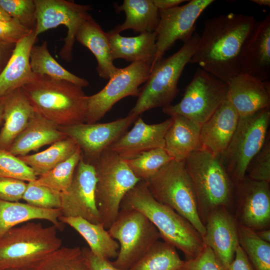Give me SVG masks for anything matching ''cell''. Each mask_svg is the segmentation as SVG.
<instances>
[{
  "instance_id": "obj_1",
  "label": "cell",
  "mask_w": 270,
  "mask_h": 270,
  "mask_svg": "<svg viewBox=\"0 0 270 270\" xmlns=\"http://www.w3.org/2000/svg\"><path fill=\"white\" fill-rule=\"evenodd\" d=\"M257 22L252 16L233 12L206 20L189 63L228 83L240 74L241 52Z\"/></svg>"
},
{
  "instance_id": "obj_2",
  "label": "cell",
  "mask_w": 270,
  "mask_h": 270,
  "mask_svg": "<svg viewBox=\"0 0 270 270\" xmlns=\"http://www.w3.org/2000/svg\"><path fill=\"white\" fill-rule=\"evenodd\" d=\"M135 210L143 214L158 230L164 241L180 250L186 260L197 256L204 244L198 231L186 218L154 199L146 182L140 180L124 196L120 210Z\"/></svg>"
},
{
  "instance_id": "obj_3",
  "label": "cell",
  "mask_w": 270,
  "mask_h": 270,
  "mask_svg": "<svg viewBox=\"0 0 270 270\" xmlns=\"http://www.w3.org/2000/svg\"><path fill=\"white\" fill-rule=\"evenodd\" d=\"M22 90L34 111L58 126L86 122L88 96L82 88L36 74Z\"/></svg>"
},
{
  "instance_id": "obj_4",
  "label": "cell",
  "mask_w": 270,
  "mask_h": 270,
  "mask_svg": "<svg viewBox=\"0 0 270 270\" xmlns=\"http://www.w3.org/2000/svg\"><path fill=\"white\" fill-rule=\"evenodd\" d=\"M185 160L204 224L210 214L218 207H225L232 212L234 184L221 158L201 150Z\"/></svg>"
},
{
  "instance_id": "obj_5",
  "label": "cell",
  "mask_w": 270,
  "mask_h": 270,
  "mask_svg": "<svg viewBox=\"0 0 270 270\" xmlns=\"http://www.w3.org/2000/svg\"><path fill=\"white\" fill-rule=\"evenodd\" d=\"M56 226L26 222L0 238V270L32 268L62 246Z\"/></svg>"
},
{
  "instance_id": "obj_6",
  "label": "cell",
  "mask_w": 270,
  "mask_h": 270,
  "mask_svg": "<svg viewBox=\"0 0 270 270\" xmlns=\"http://www.w3.org/2000/svg\"><path fill=\"white\" fill-rule=\"evenodd\" d=\"M199 38L200 34L194 32L176 52L162 58L153 66L130 112L139 116L150 109L171 104L179 92L178 80L197 48Z\"/></svg>"
},
{
  "instance_id": "obj_7",
  "label": "cell",
  "mask_w": 270,
  "mask_h": 270,
  "mask_svg": "<svg viewBox=\"0 0 270 270\" xmlns=\"http://www.w3.org/2000/svg\"><path fill=\"white\" fill-rule=\"evenodd\" d=\"M146 182L156 200L186 218L204 236L206 228L200 218L196 194L186 160H173Z\"/></svg>"
},
{
  "instance_id": "obj_8",
  "label": "cell",
  "mask_w": 270,
  "mask_h": 270,
  "mask_svg": "<svg viewBox=\"0 0 270 270\" xmlns=\"http://www.w3.org/2000/svg\"><path fill=\"white\" fill-rule=\"evenodd\" d=\"M94 166L96 176V206L101 222L108 230L118 216L124 196L140 180L124 160L108 148Z\"/></svg>"
},
{
  "instance_id": "obj_9",
  "label": "cell",
  "mask_w": 270,
  "mask_h": 270,
  "mask_svg": "<svg viewBox=\"0 0 270 270\" xmlns=\"http://www.w3.org/2000/svg\"><path fill=\"white\" fill-rule=\"evenodd\" d=\"M270 108L240 117L234 134L221 159L234 184L246 176V168L269 132Z\"/></svg>"
},
{
  "instance_id": "obj_10",
  "label": "cell",
  "mask_w": 270,
  "mask_h": 270,
  "mask_svg": "<svg viewBox=\"0 0 270 270\" xmlns=\"http://www.w3.org/2000/svg\"><path fill=\"white\" fill-rule=\"evenodd\" d=\"M108 230L120 245L118 256L112 263L122 270H128L161 238L150 221L135 210H120Z\"/></svg>"
},
{
  "instance_id": "obj_11",
  "label": "cell",
  "mask_w": 270,
  "mask_h": 270,
  "mask_svg": "<svg viewBox=\"0 0 270 270\" xmlns=\"http://www.w3.org/2000/svg\"><path fill=\"white\" fill-rule=\"evenodd\" d=\"M228 92L227 83L198 68L181 100L163 107L162 110L170 117L182 116L202 126L227 100Z\"/></svg>"
},
{
  "instance_id": "obj_12",
  "label": "cell",
  "mask_w": 270,
  "mask_h": 270,
  "mask_svg": "<svg viewBox=\"0 0 270 270\" xmlns=\"http://www.w3.org/2000/svg\"><path fill=\"white\" fill-rule=\"evenodd\" d=\"M152 68L151 64L144 62H134L118 68L102 89L88 96L86 123H96L120 100L128 96H138L140 86L145 83Z\"/></svg>"
},
{
  "instance_id": "obj_13",
  "label": "cell",
  "mask_w": 270,
  "mask_h": 270,
  "mask_svg": "<svg viewBox=\"0 0 270 270\" xmlns=\"http://www.w3.org/2000/svg\"><path fill=\"white\" fill-rule=\"evenodd\" d=\"M34 2L36 24L34 31L36 36L60 25L66 27V36L59 54L62 59L70 62L76 34L82 24L91 16L90 6L66 0H34Z\"/></svg>"
},
{
  "instance_id": "obj_14",
  "label": "cell",
  "mask_w": 270,
  "mask_h": 270,
  "mask_svg": "<svg viewBox=\"0 0 270 270\" xmlns=\"http://www.w3.org/2000/svg\"><path fill=\"white\" fill-rule=\"evenodd\" d=\"M214 0H192L182 6L158 10L160 20L156 34V52L153 66L178 40L185 43L194 33L196 23Z\"/></svg>"
},
{
  "instance_id": "obj_15",
  "label": "cell",
  "mask_w": 270,
  "mask_h": 270,
  "mask_svg": "<svg viewBox=\"0 0 270 270\" xmlns=\"http://www.w3.org/2000/svg\"><path fill=\"white\" fill-rule=\"evenodd\" d=\"M138 116L130 112L124 118L108 122H84L58 128L76 142L82 159L94 165L103 152L124 134Z\"/></svg>"
},
{
  "instance_id": "obj_16",
  "label": "cell",
  "mask_w": 270,
  "mask_h": 270,
  "mask_svg": "<svg viewBox=\"0 0 270 270\" xmlns=\"http://www.w3.org/2000/svg\"><path fill=\"white\" fill-rule=\"evenodd\" d=\"M232 211L238 224L255 232L270 228V183L246 176L234 184Z\"/></svg>"
},
{
  "instance_id": "obj_17",
  "label": "cell",
  "mask_w": 270,
  "mask_h": 270,
  "mask_svg": "<svg viewBox=\"0 0 270 270\" xmlns=\"http://www.w3.org/2000/svg\"><path fill=\"white\" fill-rule=\"evenodd\" d=\"M96 176L94 165L82 158L68 189L61 193L62 216L80 217L94 224L102 223L96 199Z\"/></svg>"
},
{
  "instance_id": "obj_18",
  "label": "cell",
  "mask_w": 270,
  "mask_h": 270,
  "mask_svg": "<svg viewBox=\"0 0 270 270\" xmlns=\"http://www.w3.org/2000/svg\"><path fill=\"white\" fill-rule=\"evenodd\" d=\"M204 245L212 250L224 270L232 261L239 244L238 224L232 212L221 206L214 210L204 224Z\"/></svg>"
},
{
  "instance_id": "obj_19",
  "label": "cell",
  "mask_w": 270,
  "mask_h": 270,
  "mask_svg": "<svg viewBox=\"0 0 270 270\" xmlns=\"http://www.w3.org/2000/svg\"><path fill=\"white\" fill-rule=\"evenodd\" d=\"M172 122L170 117L162 122L149 124L138 116L132 128L124 134L108 149L122 159L128 160L152 149L164 148V136Z\"/></svg>"
},
{
  "instance_id": "obj_20",
  "label": "cell",
  "mask_w": 270,
  "mask_h": 270,
  "mask_svg": "<svg viewBox=\"0 0 270 270\" xmlns=\"http://www.w3.org/2000/svg\"><path fill=\"white\" fill-rule=\"evenodd\" d=\"M240 74L262 81L270 78V14L258 21L242 50Z\"/></svg>"
},
{
  "instance_id": "obj_21",
  "label": "cell",
  "mask_w": 270,
  "mask_h": 270,
  "mask_svg": "<svg viewBox=\"0 0 270 270\" xmlns=\"http://www.w3.org/2000/svg\"><path fill=\"white\" fill-rule=\"evenodd\" d=\"M227 100L240 117L270 108V82L239 74L228 82Z\"/></svg>"
},
{
  "instance_id": "obj_22",
  "label": "cell",
  "mask_w": 270,
  "mask_h": 270,
  "mask_svg": "<svg viewBox=\"0 0 270 270\" xmlns=\"http://www.w3.org/2000/svg\"><path fill=\"white\" fill-rule=\"evenodd\" d=\"M239 116L226 100L200 127L203 150L221 158L228 146L237 127Z\"/></svg>"
},
{
  "instance_id": "obj_23",
  "label": "cell",
  "mask_w": 270,
  "mask_h": 270,
  "mask_svg": "<svg viewBox=\"0 0 270 270\" xmlns=\"http://www.w3.org/2000/svg\"><path fill=\"white\" fill-rule=\"evenodd\" d=\"M37 38L34 30L15 44L9 60L0 72V100L34 78L30 55Z\"/></svg>"
},
{
  "instance_id": "obj_24",
  "label": "cell",
  "mask_w": 270,
  "mask_h": 270,
  "mask_svg": "<svg viewBox=\"0 0 270 270\" xmlns=\"http://www.w3.org/2000/svg\"><path fill=\"white\" fill-rule=\"evenodd\" d=\"M4 106L3 127L0 132V149L8 150L16 137L26 128L34 111L18 88L0 100Z\"/></svg>"
},
{
  "instance_id": "obj_25",
  "label": "cell",
  "mask_w": 270,
  "mask_h": 270,
  "mask_svg": "<svg viewBox=\"0 0 270 270\" xmlns=\"http://www.w3.org/2000/svg\"><path fill=\"white\" fill-rule=\"evenodd\" d=\"M170 117L172 122L164 136V148L173 160H185L193 152L203 150L201 125L182 116Z\"/></svg>"
},
{
  "instance_id": "obj_26",
  "label": "cell",
  "mask_w": 270,
  "mask_h": 270,
  "mask_svg": "<svg viewBox=\"0 0 270 270\" xmlns=\"http://www.w3.org/2000/svg\"><path fill=\"white\" fill-rule=\"evenodd\" d=\"M67 136L56 124L34 112L26 128L14 140L8 151L16 156H25Z\"/></svg>"
},
{
  "instance_id": "obj_27",
  "label": "cell",
  "mask_w": 270,
  "mask_h": 270,
  "mask_svg": "<svg viewBox=\"0 0 270 270\" xmlns=\"http://www.w3.org/2000/svg\"><path fill=\"white\" fill-rule=\"evenodd\" d=\"M76 40L88 48L95 56L98 63L96 71L102 78H109L117 70L114 64L107 33L90 16L78 29Z\"/></svg>"
},
{
  "instance_id": "obj_28",
  "label": "cell",
  "mask_w": 270,
  "mask_h": 270,
  "mask_svg": "<svg viewBox=\"0 0 270 270\" xmlns=\"http://www.w3.org/2000/svg\"><path fill=\"white\" fill-rule=\"evenodd\" d=\"M112 59L144 62L152 66L156 52V34L144 32L135 36H124L112 30L107 32Z\"/></svg>"
},
{
  "instance_id": "obj_29",
  "label": "cell",
  "mask_w": 270,
  "mask_h": 270,
  "mask_svg": "<svg viewBox=\"0 0 270 270\" xmlns=\"http://www.w3.org/2000/svg\"><path fill=\"white\" fill-rule=\"evenodd\" d=\"M62 216L60 208H40L27 203L0 200V238L18 224L34 220H48L62 230L63 224L59 220Z\"/></svg>"
},
{
  "instance_id": "obj_30",
  "label": "cell",
  "mask_w": 270,
  "mask_h": 270,
  "mask_svg": "<svg viewBox=\"0 0 270 270\" xmlns=\"http://www.w3.org/2000/svg\"><path fill=\"white\" fill-rule=\"evenodd\" d=\"M59 220L80 234L87 242L90 251L96 256L108 260L117 257L119 244L110 236L102 224H94L80 217L62 216Z\"/></svg>"
},
{
  "instance_id": "obj_31",
  "label": "cell",
  "mask_w": 270,
  "mask_h": 270,
  "mask_svg": "<svg viewBox=\"0 0 270 270\" xmlns=\"http://www.w3.org/2000/svg\"><path fill=\"white\" fill-rule=\"evenodd\" d=\"M115 8L118 12H124L126 20L112 30L114 32L120 34L129 29L140 34L156 30L160 20L159 10L152 0H124Z\"/></svg>"
},
{
  "instance_id": "obj_32",
  "label": "cell",
  "mask_w": 270,
  "mask_h": 270,
  "mask_svg": "<svg viewBox=\"0 0 270 270\" xmlns=\"http://www.w3.org/2000/svg\"><path fill=\"white\" fill-rule=\"evenodd\" d=\"M30 62L32 72L39 76L68 81L82 88L88 86V82L70 72L61 66L52 56L44 41L40 45L34 44L30 52Z\"/></svg>"
},
{
  "instance_id": "obj_33",
  "label": "cell",
  "mask_w": 270,
  "mask_h": 270,
  "mask_svg": "<svg viewBox=\"0 0 270 270\" xmlns=\"http://www.w3.org/2000/svg\"><path fill=\"white\" fill-rule=\"evenodd\" d=\"M76 142L67 136L36 154L18 156L31 168L37 176L49 172L72 156L78 148Z\"/></svg>"
},
{
  "instance_id": "obj_34",
  "label": "cell",
  "mask_w": 270,
  "mask_h": 270,
  "mask_svg": "<svg viewBox=\"0 0 270 270\" xmlns=\"http://www.w3.org/2000/svg\"><path fill=\"white\" fill-rule=\"evenodd\" d=\"M183 262L174 246L158 240L128 270H180Z\"/></svg>"
},
{
  "instance_id": "obj_35",
  "label": "cell",
  "mask_w": 270,
  "mask_h": 270,
  "mask_svg": "<svg viewBox=\"0 0 270 270\" xmlns=\"http://www.w3.org/2000/svg\"><path fill=\"white\" fill-rule=\"evenodd\" d=\"M32 270H90L82 248L62 246L34 266Z\"/></svg>"
},
{
  "instance_id": "obj_36",
  "label": "cell",
  "mask_w": 270,
  "mask_h": 270,
  "mask_svg": "<svg viewBox=\"0 0 270 270\" xmlns=\"http://www.w3.org/2000/svg\"><path fill=\"white\" fill-rule=\"evenodd\" d=\"M238 243L256 270H270V243L255 231L238 224Z\"/></svg>"
},
{
  "instance_id": "obj_37",
  "label": "cell",
  "mask_w": 270,
  "mask_h": 270,
  "mask_svg": "<svg viewBox=\"0 0 270 270\" xmlns=\"http://www.w3.org/2000/svg\"><path fill=\"white\" fill-rule=\"evenodd\" d=\"M82 156V151L78 147L69 158L49 172L38 176L34 182L60 193L64 192L72 182L76 168Z\"/></svg>"
},
{
  "instance_id": "obj_38",
  "label": "cell",
  "mask_w": 270,
  "mask_h": 270,
  "mask_svg": "<svg viewBox=\"0 0 270 270\" xmlns=\"http://www.w3.org/2000/svg\"><path fill=\"white\" fill-rule=\"evenodd\" d=\"M172 160L164 148L152 149L132 158L124 160L134 174L140 180L145 182Z\"/></svg>"
},
{
  "instance_id": "obj_39",
  "label": "cell",
  "mask_w": 270,
  "mask_h": 270,
  "mask_svg": "<svg viewBox=\"0 0 270 270\" xmlns=\"http://www.w3.org/2000/svg\"><path fill=\"white\" fill-rule=\"evenodd\" d=\"M22 199L26 203L40 208H60L61 206V193L34 182L27 183Z\"/></svg>"
},
{
  "instance_id": "obj_40",
  "label": "cell",
  "mask_w": 270,
  "mask_h": 270,
  "mask_svg": "<svg viewBox=\"0 0 270 270\" xmlns=\"http://www.w3.org/2000/svg\"><path fill=\"white\" fill-rule=\"evenodd\" d=\"M7 178L33 182L38 178L32 169L18 156L0 149V178Z\"/></svg>"
},
{
  "instance_id": "obj_41",
  "label": "cell",
  "mask_w": 270,
  "mask_h": 270,
  "mask_svg": "<svg viewBox=\"0 0 270 270\" xmlns=\"http://www.w3.org/2000/svg\"><path fill=\"white\" fill-rule=\"evenodd\" d=\"M0 6L12 18L28 29H34L36 24L34 0H0Z\"/></svg>"
},
{
  "instance_id": "obj_42",
  "label": "cell",
  "mask_w": 270,
  "mask_h": 270,
  "mask_svg": "<svg viewBox=\"0 0 270 270\" xmlns=\"http://www.w3.org/2000/svg\"><path fill=\"white\" fill-rule=\"evenodd\" d=\"M248 178L270 183V134L260 150L250 162L246 172Z\"/></svg>"
},
{
  "instance_id": "obj_43",
  "label": "cell",
  "mask_w": 270,
  "mask_h": 270,
  "mask_svg": "<svg viewBox=\"0 0 270 270\" xmlns=\"http://www.w3.org/2000/svg\"><path fill=\"white\" fill-rule=\"evenodd\" d=\"M180 270H223L212 249L204 245L195 258L184 260Z\"/></svg>"
},
{
  "instance_id": "obj_44",
  "label": "cell",
  "mask_w": 270,
  "mask_h": 270,
  "mask_svg": "<svg viewBox=\"0 0 270 270\" xmlns=\"http://www.w3.org/2000/svg\"><path fill=\"white\" fill-rule=\"evenodd\" d=\"M32 30L22 25L15 19L0 20V44H16Z\"/></svg>"
},
{
  "instance_id": "obj_45",
  "label": "cell",
  "mask_w": 270,
  "mask_h": 270,
  "mask_svg": "<svg viewBox=\"0 0 270 270\" xmlns=\"http://www.w3.org/2000/svg\"><path fill=\"white\" fill-rule=\"evenodd\" d=\"M26 182L12 178H0V200L16 202L22 198L26 188Z\"/></svg>"
},
{
  "instance_id": "obj_46",
  "label": "cell",
  "mask_w": 270,
  "mask_h": 270,
  "mask_svg": "<svg viewBox=\"0 0 270 270\" xmlns=\"http://www.w3.org/2000/svg\"><path fill=\"white\" fill-rule=\"evenodd\" d=\"M90 270H122L114 266L109 260L94 254L89 248H82Z\"/></svg>"
},
{
  "instance_id": "obj_47",
  "label": "cell",
  "mask_w": 270,
  "mask_h": 270,
  "mask_svg": "<svg viewBox=\"0 0 270 270\" xmlns=\"http://www.w3.org/2000/svg\"><path fill=\"white\" fill-rule=\"evenodd\" d=\"M224 270H256L240 245L237 247L234 260Z\"/></svg>"
},
{
  "instance_id": "obj_48",
  "label": "cell",
  "mask_w": 270,
  "mask_h": 270,
  "mask_svg": "<svg viewBox=\"0 0 270 270\" xmlns=\"http://www.w3.org/2000/svg\"><path fill=\"white\" fill-rule=\"evenodd\" d=\"M154 6L158 10L170 9L187 0H152Z\"/></svg>"
},
{
  "instance_id": "obj_49",
  "label": "cell",
  "mask_w": 270,
  "mask_h": 270,
  "mask_svg": "<svg viewBox=\"0 0 270 270\" xmlns=\"http://www.w3.org/2000/svg\"><path fill=\"white\" fill-rule=\"evenodd\" d=\"M258 236L262 240L270 243V229L266 228L256 232Z\"/></svg>"
},
{
  "instance_id": "obj_50",
  "label": "cell",
  "mask_w": 270,
  "mask_h": 270,
  "mask_svg": "<svg viewBox=\"0 0 270 270\" xmlns=\"http://www.w3.org/2000/svg\"><path fill=\"white\" fill-rule=\"evenodd\" d=\"M251 2L260 6H270V0H252Z\"/></svg>"
},
{
  "instance_id": "obj_51",
  "label": "cell",
  "mask_w": 270,
  "mask_h": 270,
  "mask_svg": "<svg viewBox=\"0 0 270 270\" xmlns=\"http://www.w3.org/2000/svg\"><path fill=\"white\" fill-rule=\"evenodd\" d=\"M12 18L0 6V20H9Z\"/></svg>"
},
{
  "instance_id": "obj_52",
  "label": "cell",
  "mask_w": 270,
  "mask_h": 270,
  "mask_svg": "<svg viewBox=\"0 0 270 270\" xmlns=\"http://www.w3.org/2000/svg\"><path fill=\"white\" fill-rule=\"evenodd\" d=\"M4 112V106L2 102H0V124L2 120Z\"/></svg>"
},
{
  "instance_id": "obj_53",
  "label": "cell",
  "mask_w": 270,
  "mask_h": 270,
  "mask_svg": "<svg viewBox=\"0 0 270 270\" xmlns=\"http://www.w3.org/2000/svg\"><path fill=\"white\" fill-rule=\"evenodd\" d=\"M32 268H10L4 270H32Z\"/></svg>"
},
{
  "instance_id": "obj_54",
  "label": "cell",
  "mask_w": 270,
  "mask_h": 270,
  "mask_svg": "<svg viewBox=\"0 0 270 270\" xmlns=\"http://www.w3.org/2000/svg\"><path fill=\"white\" fill-rule=\"evenodd\" d=\"M5 45H10V44H0V62H1V60L2 58V49L0 48V47H2V46H5Z\"/></svg>"
}]
</instances>
